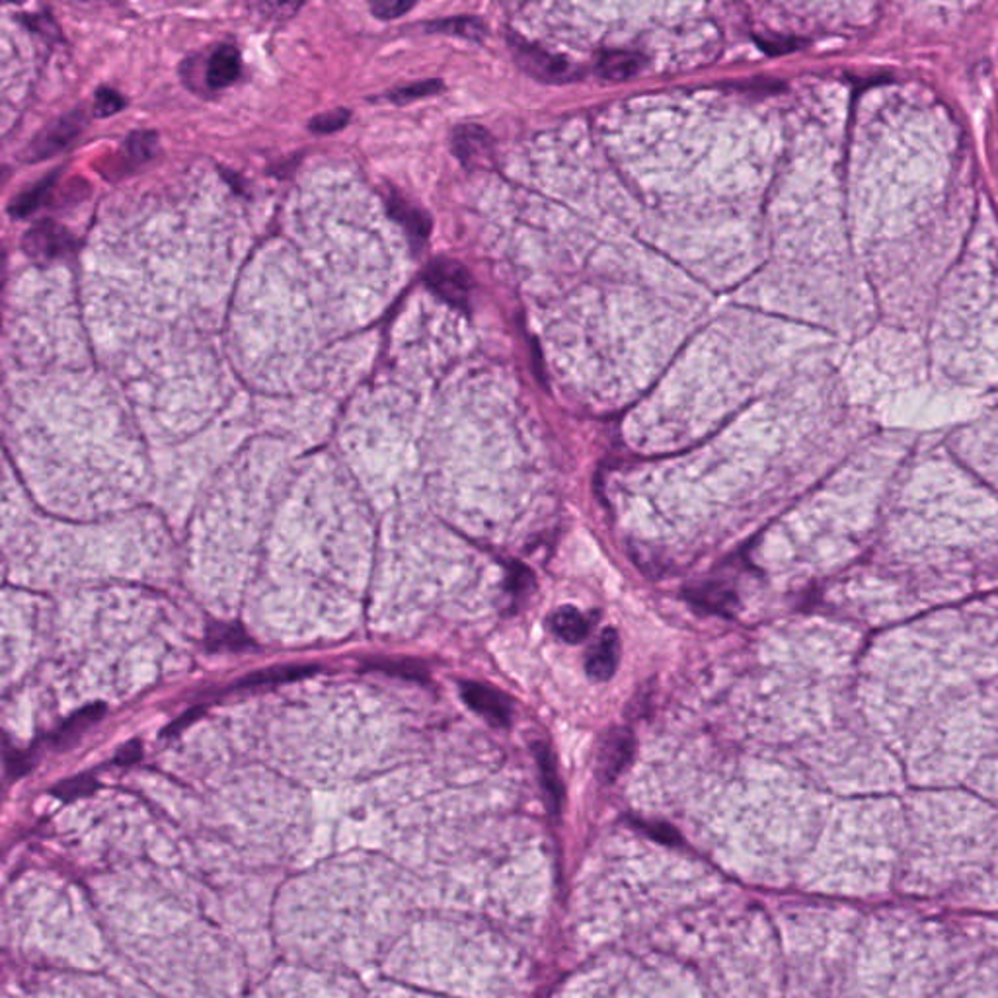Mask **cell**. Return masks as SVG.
<instances>
[{"label": "cell", "mask_w": 998, "mask_h": 998, "mask_svg": "<svg viewBox=\"0 0 998 998\" xmlns=\"http://www.w3.org/2000/svg\"><path fill=\"white\" fill-rule=\"evenodd\" d=\"M369 668L382 671V673H389V675H398V677H425V669L420 668L415 661H377V663H369Z\"/></svg>", "instance_id": "cell-17"}, {"label": "cell", "mask_w": 998, "mask_h": 998, "mask_svg": "<svg viewBox=\"0 0 998 998\" xmlns=\"http://www.w3.org/2000/svg\"><path fill=\"white\" fill-rule=\"evenodd\" d=\"M53 186H55V176L52 178H45L40 184L30 187L26 192L18 195L17 199L10 205V213L14 217H26L30 213H34L40 205L47 202V197L52 195Z\"/></svg>", "instance_id": "cell-15"}, {"label": "cell", "mask_w": 998, "mask_h": 998, "mask_svg": "<svg viewBox=\"0 0 998 998\" xmlns=\"http://www.w3.org/2000/svg\"><path fill=\"white\" fill-rule=\"evenodd\" d=\"M316 669L318 668H314V665H283V668L263 669V671L248 675L245 681H240V686L280 685V683L313 675Z\"/></svg>", "instance_id": "cell-13"}, {"label": "cell", "mask_w": 998, "mask_h": 998, "mask_svg": "<svg viewBox=\"0 0 998 998\" xmlns=\"http://www.w3.org/2000/svg\"><path fill=\"white\" fill-rule=\"evenodd\" d=\"M392 217L404 227L414 245H423L430 235V219L417 207L408 204L402 197H392L390 202Z\"/></svg>", "instance_id": "cell-11"}, {"label": "cell", "mask_w": 998, "mask_h": 998, "mask_svg": "<svg viewBox=\"0 0 998 998\" xmlns=\"http://www.w3.org/2000/svg\"><path fill=\"white\" fill-rule=\"evenodd\" d=\"M517 61L519 65L525 68L529 75L546 80V83H566L572 80V67L569 63L560 57H554L551 53L541 52L536 47L519 43L516 47Z\"/></svg>", "instance_id": "cell-4"}, {"label": "cell", "mask_w": 998, "mask_h": 998, "mask_svg": "<svg viewBox=\"0 0 998 998\" xmlns=\"http://www.w3.org/2000/svg\"><path fill=\"white\" fill-rule=\"evenodd\" d=\"M93 782H90V780L77 779L70 780L67 784H61L55 792H57L61 798H75V795L88 792V790H93Z\"/></svg>", "instance_id": "cell-24"}, {"label": "cell", "mask_w": 998, "mask_h": 998, "mask_svg": "<svg viewBox=\"0 0 998 998\" xmlns=\"http://www.w3.org/2000/svg\"><path fill=\"white\" fill-rule=\"evenodd\" d=\"M83 128H85V116H83V111H75V113H70V116L61 118L59 121H55L53 126L43 129L42 133L35 137L34 141L28 147L24 159H26L28 162H40L45 161V159H52V156L61 153V151H65L68 144L73 143V141L80 135Z\"/></svg>", "instance_id": "cell-1"}, {"label": "cell", "mask_w": 998, "mask_h": 998, "mask_svg": "<svg viewBox=\"0 0 998 998\" xmlns=\"http://www.w3.org/2000/svg\"><path fill=\"white\" fill-rule=\"evenodd\" d=\"M552 632L567 643L584 642L589 636V620L576 607H562L551 618Z\"/></svg>", "instance_id": "cell-10"}, {"label": "cell", "mask_w": 998, "mask_h": 998, "mask_svg": "<svg viewBox=\"0 0 998 998\" xmlns=\"http://www.w3.org/2000/svg\"><path fill=\"white\" fill-rule=\"evenodd\" d=\"M123 106H126V100L113 90H100V93L96 94V106L94 108H96L98 116L118 113Z\"/></svg>", "instance_id": "cell-22"}, {"label": "cell", "mask_w": 998, "mask_h": 998, "mask_svg": "<svg viewBox=\"0 0 998 998\" xmlns=\"http://www.w3.org/2000/svg\"><path fill=\"white\" fill-rule=\"evenodd\" d=\"M453 149L465 164L482 161L491 151V137L478 126H463L453 135Z\"/></svg>", "instance_id": "cell-8"}, {"label": "cell", "mask_w": 998, "mask_h": 998, "mask_svg": "<svg viewBox=\"0 0 998 998\" xmlns=\"http://www.w3.org/2000/svg\"><path fill=\"white\" fill-rule=\"evenodd\" d=\"M460 694H463L465 703L474 712H478L482 718L488 719L491 726L508 728L511 724L513 704L506 694L499 693L498 688L476 683V681H465L460 685Z\"/></svg>", "instance_id": "cell-2"}, {"label": "cell", "mask_w": 998, "mask_h": 998, "mask_svg": "<svg viewBox=\"0 0 998 998\" xmlns=\"http://www.w3.org/2000/svg\"><path fill=\"white\" fill-rule=\"evenodd\" d=\"M441 88H443V85L437 83V80H425V83H417V85L394 90V93L390 94V100L400 104L412 102V100H420V98H425V96L437 94Z\"/></svg>", "instance_id": "cell-19"}, {"label": "cell", "mask_w": 998, "mask_h": 998, "mask_svg": "<svg viewBox=\"0 0 998 998\" xmlns=\"http://www.w3.org/2000/svg\"><path fill=\"white\" fill-rule=\"evenodd\" d=\"M642 67L640 55L634 53H609L599 61V73L609 80H627L634 77Z\"/></svg>", "instance_id": "cell-14"}, {"label": "cell", "mask_w": 998, "mask_h": 998, "mask_svg": "<svg viewBox=\"0 0 998 998\" xmlns=\"http://www.w3.org/2000/svg\"><path fill=\"white\" fill-rule=\"evenodd\" d=\"M427 283L453 305L465 306L473 289V280L465 265L453 260H437L427 270Z\"/></svg>", "instance_id": "cell-3"}, {"label": "cell", "mask_w": 998, "mask_h": 998, "mask_svg": "<svg viewBox=\"0 0 998 998\" xmlns=\"http://www.w3.org/2000/svg\"><path fill=\"white\" fill-rule=\"evenodd\" d=\"M432 30L435 32H441V34H455L463 35V37H468V40H480L484 35V26L474 20V18H455V20H447V22H437V24H432Z\"/></svg>", "instance_id": "cell-16"}, {"label": "cell", "mask_w": 998, "mask_h": 998, "mask_svg": "<svg viewBox=\"0 0 998 998\" xmlns=\"http://www.w3.org/2000/svg\"><path fill=\"white\" fill-rule=\"evenodd\" d=\"M4 180H7V170H0V186L4 184Z\"/></svg>", "instance_id": "cell-25"}, {"label": "cell", "mask_w": 998, "mask_h": 998, "mask_svg": "<svg viewBox=\"0 0 998 998\" xmlns=\"http://www.w3.org/2000/svg\"><path fill=\"white\" fill-rule=\"evenodd\" d=\"M618 663V636L615 630H605L599 640L593 643L592 650L587 653V661H585V669H587V675L593 679V681H609L615 671H617Z\"/></svg>", "instance_id": "cell-6"}, {"label": "cell", "mask_w": 998, "mask_h": 998, "mask_svg": "<svg viewBox=\"0 0 998 998\" xmlns=\"http://www.w3.org/2000/svg\"><path fill=\"white\" fill-rule=\"evenodd\" d=\"M238 75H240V57H238L237 50L225 45L213 53L211 59L207 63V73H205L207 85L215 90L227 88L237 80Z\"/></svg>", "instance_id": "cell-9"}, {"label": "cell", "mask_w": 998, "mask_h": 998, "mask_svg": "<svg viewBox=\"0 0 998 998\" xmlns=\"http://www.w3.org/2000/svg\"><path fill=\"white\" fill-rule=\"evenodd\" d=\"M209 640L215 646H227V648H230L232 642L240 646V640H245V634L238 628L217 627L213 628V632H209Z\"/></svg>", "instance_id": "cell-23"}, {"label": "cell", "mask_w": 998, "mask_h": 998, "mask_svg": "<svg viewBox=\"0 0 998 998\" xmlns=\"http://www.w3.org/2000/svg\"><path fill=\"white\" fill-rule=\"evenodd\" d=\"M14 2H18V0H14Z\"/></svg>", "instance_id": "cell-26"}, {"label": "cell", "mask_w": 998, "mask_h": 998, "mask_svg": "<svg viewBox=\"0 0 998 998\" xmlns=\"http://www.w3.org/2000/svg\"><path fill=\"white\" fill-rule=\"evenodd\" d=\"M305 2L306 0H260L258 9L262 10L265 17L288 18Z\"/></svg>", "instance_id": "cell-21"}, {"label": "cell", "mask_w": 998, "mask_h": 998, "mask_svg": "<svg viewBox=\"0 0 998 998\" xmlns=\"http://www.w3.org/2000/svg\"><path fill=\"white\" fill-rule=\"evenodd\" d=\"M349 119H351V113L344 108L326 111L311 121V129L314 133H334V131L346 128Z\"/></svg>", "instance_id": "cell-18"}, {"label": "cell", "mask_w": 998, "mask_h": 998, "mask_svg": "<svg viewBox=\"0 0 998 998\" xmlns=\"http://www.w3.org/2000/svg\"><path fill=\"white\" fill-rule=\"evenodd\" d=\"M28 254L34 258H59L67 254L73 248V238L68 237L65 229L57 227L55 223H40L35 229L30 230L24 240Z\"/></svg>", "instance_id": "cell-5"}, {"label": "cell", "mask_w": 998, "mask_h": 998, "mask_svg": "<svg viewBox=\"0 0 998 998\" xmlns=\"http://www.w3.org/2000/svg\"><path fill=\"white\" fill-rule=\"evenodd\" d=\"M536 761H539V769H541L542 787H544V792H546V798H549V805H551L552 812L558 813L564 795H562V784H560L556 762H554L551 749L546 745H536Z\"/></svg>", "instance_id": "cell-12"}, {"label": "cell", "mask_w": 998, "mask_h": 998, "mask_svg": "<svg viewBox=\"0 0 998 998\" xmlns=\"http://www.w3.org/2000/svg\"><path fill=\"white\" fill-rule=\"evenodd\" d=\"M630 753H632V741H630L628 731H622V729L610 731L609 736L605 737V744L601 745V751H599V769H601L603 779L609 780V782L615 779L620 769L627 764Z\"/></svg>", "instance_id": "cell-7"}, {"label": "cell", "mask_w": 998, "mask_h": 998, "mask_svg": "<svg viewBox=\"0 0 998 998\" xmlns=\"http://www.w3.org/2000/svg\"><path fill=\"white\" fill-rule=\"evenodd\" d=\"M414 4L415 0H371V10L375 17L390 20L406 14Z\"/></svg>", "instance_id": "cell-20"}]
</instances>
